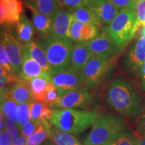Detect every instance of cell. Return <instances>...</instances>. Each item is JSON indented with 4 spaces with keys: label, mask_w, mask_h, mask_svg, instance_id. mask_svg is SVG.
<instances>
[{
    "label": "cell",
    "mask_w": 145,
    "mask_h": 145,
    "mask_svg": "<svg viewBox=\"0 0 145 145\" xmlns=\"http://www.w3.org/2000/svg\"><path fill=\"white\" fill-rule=\"evenodd\" d=\"M34 29L33 23L24 14H22L16 26L17 39L22 44L26 45L33 41Z\"/></svg>",
    "instance_id": "19"
},
{
    "label": "cell",
    "mask_w": 145,
    "mask_h": 145,
    "mask_svg": "<svg viewBox=\"0 0 145 145\" xmlns=\"http://www.w3.org/2000/svg\"><path fill=\"white\" fill-rule=\"evenodd\" d=\"M138 75H140V88L142 90L145 91V60Z\"/></svg>",
    "instance_id": "44"
},
{
    "label": "cell",
    "mask_w": 145,
    "mask_h": 145,
    "mask_svg": "<svg viewBox=\"0 0 145 145\" xmlns=\"http://www.w3.org/2000/svg\"><path fill=\"white\" fill-rule=\"evenodd\" d=\"M8 73H10V72H9L8 71L5 69L4 67H3L2 66L0 67V75L5 76V75H8Z\"/></svg>",
    "instance_id": "46"
},
{
    "label": "cell",
    "mask_w": 145,
    "mask_h": 145,
    "mask_svg": "<svg viewBox=\"0 0 145 145\" xmlns=\"http://www.w3.org/2000/svg\"><path fill=\"white\" fill-rule=\"evenodd\" d=\"M27 5L52 18L60 10L57 0H27Z\"/></svg>",
    "instance_id": "20"
},
{
    "label": "cell",
    "mask_w": 145,
    "mask_h": 145,
    "mask_svg": "<svg viewBox=\"0 0 145 145\" xmlns=\"http://www.w3.org/2000/svg\"><path fill=\"white\" fill-rule=\"evenodd\" d=\"M72 19L71 11L59 10L56 13L53 20L52 35L59 39L71 40L70 36V26Z\"/></svg>",
    "instance_id": "13"
},
{
    "label": "cell",
    "mask_w": 145,
    "mask_h": 145,
    "mask_svg": "<svg viewBox=\"0 0 145 145\" xmlns=\"http://www.w3.org/2000/svg\"><path fill=\"white\" fill-rule=\"evenodd\" d=\"M48 139L54 145H77L80 143L71 134L57 129L51 124L48 127Z\"/></svg>",
    "instance_id": "22"
},
{
    "label": "cell",
    "mask_w": 145,
    "mask_h": 145,
    "mask_svg": "<svg viewBox=\"0 0 145 145\" xmlns=\"http://www.w3.org/2000/svg\"><path fill=\"white\" fill-rule=\"evenodd\" d=\"M5 117V116H4ZM4 124H5V128L8 130V131L10 132L11 137H12V139L15 138L19 135V128H18V125L12 122V120H9L6 118H4Z\"/></svg>",
    "instance_id": "38"
},
{
    "label": "cell",
    "mask_w": 145,
    "mask_h": 145,
    "mask_svg": "<svg viewBox=\"0 0 145 145\" xmlns=\"http://www.w3.org/2000/svg\"><path fill=\"white\" fill-rule=\"evenodd\" d=\"M77 145H81V143H79V144H77Z\"/></svg>",
    "instance_id": "49"
},
{
    "label": "cell",
    "mask_w": 145,
    "mask_h": 145,
    "mask_svg": "<svg viewBox=\"0 0 145 145\" xmlns=\"http://www.w3.org/2000/svg\"><path fill=\"white\" fill-rule=\"evenodd\" d=\"M18 104L8 95V93L1 95V113L9 120L19 124L18 120Z\"/></svg>",
    "instance_id": "21"
},
{
    "label": "cell",
    "mask_w": 145,
    "mask_h": 145,
    "mask_svg": "<svg viewBox=\"0 0 145 145\" xmlns=\"http://www.w3.org/2000/svg\"><path fill=\"white\" fill-rule=\"evenodd\" d=\"M91 95L86 88H81L65 95H60L54 108L77 109L88 106L91 101Z\"/></svg>",
    "instance_id": "10"
},
{
    "label": "cell",
    "mask_w": 145,
    "mask_h": 145,
    "mask_svg": "<svg viewBox=\"0 0 145 145\" xmlns=\"http://www.w3.org/2000/svg\"><path fill=\"white\" fill-rule=\"evenodd\" d=\"M112 65L110 58L93 56L83 69L85 84L88 89L98 85Z\"/></svg>",
    "instance_id": "7"
},
{
    "label": "cell",
    "mask_w": 145,
    "mask_h": 145,
    "mask_svg": "<svg viewBox=\"0 0 145 145\" xmlns=\"http://www.w3.org/2000/svg\"><path fill=\"white\" fill-rule=\"evenodd\" d=\"M70 10L76 20L83 24H93L98 27L102 26L98 18L88 5Z\"/></svg>",
    "instance_id": "24"
},
{
    "label": "cell",
    "mask_w": 145,
    "mask_h": 145,
    "mask_svg": "<svg viewBox=\"0 0 145 145\" xmlns=\"http://www.w3.org/2000/svg\"><path fill=\"white\" fill-rule=\"evenodd\" d=\"M0 64H1V66L4 67L9 72L12 74V69L10 60L5 51L4 44L1 41V44H0Z\"/></svg>",
    "instance_id": "34"
},
{
    "label": "cell",
    "mask_w": 145,
    "mask_h": 145,
    "mask_svg": "<svg viewBox=\"0 0 145 145\" xmlns=\"http://www.w3.org/2000/svg\"><path fill=\"white\" fill-rule=\"evenodd\" d=\"M18 120H19V124L18 128L20 130L21 128L25 124L30 121V109H29L28 103H22L18 105Z\"/></svg>",
    "instance_id": "31"
},
{
    "label": "cell",
    "mask_w": 145,
    "mask_h": 145,
    "mask_svg": "<svg viewBox=\"0 0 145 145\" xmlns=\"http://www.w3.org/2000/svg\"><path fill=\"white\" fill-rule=\"evenodd\" d=\"M137 145H145V136H142L137 139Z\"/></svg>",
    "instance_id": "45"
},
{
    "label": "cell",
    "mask_w": 145,
    "mask_h": 145,
    "mask_svg": "<svg viewBox=\"0 0 145 145\" xmlns=\"http://www.w3.org/2000/svg\"><path fill=\"white\" fill-rule=\"evenodd\" d=\"M88 42L93 56L96 57L110 58L120 50L106 26L103 28L97 37Z\"/></svg>",
    "instance_id": "9"
},
{
    "label": "cell",
    "mask_w": 145,
    "mask_h": 145,
    "mask_svg": "<svg viewBox=\"0 0 145 145\" xmlns=\"http://www.w3.org/2000/svg\"><path fill=\"white\" fill-rule=\"evenodd\" d=\"M57 1H59V0H57Z\"/></svg>",
    "instance_id": "50"
},
{
    "label": "cell",
    "mask_w": 145,
    "mask_h": 145,
    "mask_svg": "<svg viewBox=\"0 0 145 145\" xmlns=\"http://www.w3.org/2000/svg\"><path fill=\"white\" fill-rule=\"evenodd\" d=\"M29 104V109H30V120L34 122H39L41 120V114L43 109L47 106L42 101H36L32 99Z\"/></svg>",
    "instance_id": "30"
},
{
    "label": "cell",
    "mask_w": 145,
    "mask_h": 145,
    "mask_svg": "<svg viewBox=\"0 0 145 145\" xmlns=\"http://www.w3.org/2000/svg\"><path fill=\"white\" fill-rule=\"evenodd\" d=\"M50 122L45 120H41L39 127L32 135L27 138V145H41L42 142L48 138V127Z\"/></svg>",
    "instance_id": "25"
},
{
    "label": "cell",
    "mask_w": 145,
    "mask_h": 145,
    "mask_svg": "<svg viewBox=\"0 0 145 145\" xmlns=\"http://www.w3.org/2000/svg\"><path fill=\"white\" fill-rule=\"evenodd\" d=\"M8 95L18 104L29 103L33 99L29 83L20 76L18 80L9 90Z\"/></svg>",
    "instance_id": "16"
},
{
    "label": "cell",
    "mask_w": 145,
    "mask_h": 145,
    "mask_svg": "<svg viewBox=\"0 0 145 145\" xmlns=\"http://www.w3.org/2000/svg\"><path fill=\"white\" fill-rule=\"evenodd\" d=\"M83 23L76 20L72 16L70 26V36L72 42H79L81 39V31Z\"/></svg>",
    "instance_id": "32"
},
{
    "label": "cell",
    "mask_w": 145,
    "mask_h": 145,
    "mask_svg": "<svg viewBox=\"0 0 145 145\" xmlns=\"http://www.w3.org/2000/svg\"><path fill=\"white\" fill-rule=\"evenodd\" d=\"M1 36V41L4 44L5 51L10 60L12 74L15 76H20L22 67L25 45L22 44L8 30L5 32Z\"/></svg>",
    "instance_id": "8"
},
{
    "label": "cell",
    "mask_w": 145,
    "mask_h": 145,
    "mask_svg": "<svg viewBox=\"0 0 145 145\" xmlns=\"http://www.w3.org/2000/svg\"><path fill=\"white\" fill-rule=\"evenodd\" d=\"M106 145H137V139H133L129 135L124 134L116 140L108 143Z\"/></svg>",
    "instance_id": "36"
},
{
    "label": "cell",
    "mask_w": 145,
    "mask_h": 145,
    "mask_svg": "<svg viewBox=\"0 0 145 145\" xmlns=\"http://www.w3.org/2000/svg\"><path fill=\"white\" fill-rule=\"evenodd\" d=\"M4 3L8 6L11 22L12 24L17 23L20 20L22 11V3L21 0H8Z\"/></svg>",
    "instance_id": "27"
},
{
    "label": "cell",
    "mask_w": 145,
    "mask_h": 145,
    "mask_svg": "<svg viewBox=\"0 0 145 145\" xmlns=\"http://www.w3.org/2000/svg\"><path fill=\"white\" fill-rule=\"evenodd\" d=\"M40 42L46 52L51 76L69 67L71 65L72 41L50 34L44 36Z\"/></svg>",
    "instance_id": "4"
},
{
    "label": "cell",
    "mask_w": 145,
    "mask_h": 145,
    "mask_svg": "<svg viewBox=\"0 0 145 145\" xmlns=\"http://www.w3.org/2000/svg\"><path fill=\"white\" fill-rule=\"evenodd\" d=\"M137 131L141 136H145V112L142 114L138 122Z\"/></svg>",
    "instance_id": "41"
},
{
    "label": "cell",
    "mask_w": 145,
    "mask_h": 145,
    "mask_svg": "<svg viewBox=\"0 0 145 145\" xmlns=\"http://www.w3.org/2000/svg\"><path fill=\"white\" fill-rule=\"evenodd\" d=\"M93 56L88 42H75L72 44L71 66L80 71H83L87 63Z\"/></svg>",
    "instance_id": "14"
},
{
    "label": "cell",
    "mask_w": 145,
    "mask_h": 145,
    "mask_svg": "<svg viewBox=\"0 0 145 145\" xmlns=\"http://www.w3.org/2000/svg\"><path fill=\"white\" fill-rule=\"evenodd\" d=\"M133 1H135V2H136V1H137V0H133Z\"/></svg>",
    "instance_id": "48"
},
{
    "label": "cell",
    "mask_w": 145,
    "mask_h": 145,
    "mask_svg": "<svg viewBox=\"0 0 145 145\" xmlns=\"http://www.w3.org/2000/svg\"><path fill=\"white\" fill-rule=\"evenodd\" d=\"M0 21L1 24H12L10 13L6 3L0 1Z\"/></svg>",
    "instance_id": "37"
},
{
    "label": "cell",
    "mask_w": 145,
    "mask_h": 145,
    "mask_svg": "<svg viewBox=\"0 0 145 145\" xmlns=\"http://www.w3.org/2000/svg\"><path fill=\"white\" fill-rule=\"evenodd\" d=\"M98 26L93 24H83L81 31L80 41L89 42L99 35Z\"/></svg>",
    "instance_id": "29"
},
{
    "label": "cell",
    "mask_w": 145,
    "mask_h": 145,
    "mask_svg": "<svg viewBox=\"0 0 145 145\" xmlns=\"http://www.w3.org/2000/svg\"><path fill=\"white\" fill-rule=\"evenodd\" d=\"M25 47L30 57L40 65L47 75L51 77V71L46 52L40 42L33 40L29 44L25 45Z\"/></svg>",
    "instance_id": "17"
},
{
    "label": "cell",
    "mask_w": 145,
    "mask_h": 145,
    "mask_svg": "<svg viewBox=\"0 0 145 145\" xmlns=\"http://www.w3.org/2000/svg\"><path fill=\"white\" fill-rule=\"evenodd\" d=\"M42 76L48 75H47L44 72L40 65L30 57L25 47L23 55L22 67L20 74V77L24 80L29 81L34 78L42 77Z\"/></svg>",
    "instance_id": "15"
},
{
    "label": "cell",
    "mask_w": 145,
    "mask_h": 145,
    "mask_svg": "<svg viewBox=\"0 0 145 145\" xmlns=\"http://www.w3.org/2000/svg\"><path fill=\"white\" fill-rule=\"evenodd\" d=\"M50 81H51L50 77L42 76V77L34 78L32 80L28 81L34 99L44 102L47 85Z\"/></svg>",
    "instance_id": "23"
},
{
    "label": "cell",
    "mask_w": 145,
    "mask_h": 145,
    "mask_svg": "<svg viewBox=\"0 0 145 145\" xmlns=\"http://www.w3.org/2000/svg\"><path fill=\"white\" fill-rule=\"evenodd\" d=\"M12 138L6 128L2 130L0 133V145H12Z\"/></svg>",
    "instance_id": "40"
},
{
    "label": "cell",
    "mask_w": 145,
    "mask_h": 145,
    "mask_svg": "<svg viewBox=\"0 0 145 145\" xmlns=\"http://www.w3.org/2000/svg\"><path fill=\"white\" fill-rule=\"evenodd\" d=\"M59 1L70 9H75L87 6L89 4L91 0H59Z\"/></svg>",
    "instance_id": "35"
},
{
    "label": "cell",
    "mask_w": 145,
    "mask_h": 145,
    "mask_svg": "<svg viewBox=\"0 0 145 145\" xmlns=\"http://www.w3.org/2000/svg\"><path fill=\"white\" fill-rule=\"evenodd\" d=\"M144 60L145 38L141 36L127 53L124 59V65L129 71L139 74Z\"/></svg>",
    "instance_id": "11"
},
{
    "label": "cell",
    "mask_w": 145,
    "mask_h": 145,
    "mask_svg": "<svg viewBox=\"0 0 145 145\" xmlns=\"http://www.w3.org/2000/svg\"><path fill=\"white\" fill-rule=\"evenodd\" d=\"M104 145H106V144H104Z\"/></svg>",
    "instance_id": "51"
},
{
    "label": "cell",
    "mask_w": 145,
    "mask_h": 145,
    "mask_svg": "<svg viewBox=\"0 0 145 145\" xmlns=\"http://www.w3.org/2000/svg\"><path fill=\"white\" fill-rule=\"evenodd\" d=\"M12 145H27V138L22 135H19L15 138L12 139Z\"/></svg>",
    "instance_id": "43"
},
{
    "label": "cell",
    "mask_w": 145,
    "mask_h": 145,
    "mask_svg": "<svg viewBox=\"0 0 145 145\" xmlns=\"http://www.w3.org/2000/svg\"><path fill=\"white\" fill-rule=\"evenodd\" d=\"M51 81L59 91V95L63 96L80 88L85 84V78L82 71L71 66L51 76Z\"/></svg>",
    "instance_id": "6"
},
{
    "label": "cell",
    "mask_w": 145,
    "mask_h": 145,
    "mask_svg": "<svg viewBox=\"0 0 145 145\" xmlns=\"http://www.w3.org/2000/svg\"><path fill=\"white\" fill-rule=\"evenodd\" d=\"M53 109L50 124L57 129L71 135H79L93 124L101 115L97 111L75 109Z\"/></svg>",
    "instance_id": "2"
},
{
    "label": "cell",
    "mask_w": 145,
    "mask_h": 145,
    "mask_svg": "<svg viewBox=\"0 0 145 145\" xmlns=\"http://www.w3.org/2000/svg\"><path fill=\"white\" fill-rule=\"evenodd\" d=\"M53 114V109L50 107H45L41 114V120H45L49 122Z\"/></svg>",
    "instance_id": "42"
},
{
    "label": "cell",
    "mask_w": 145,
    "mask_h": 145,
    "mask_svg": "<svg viewBox=\"0 0 145 145\" xmlns=\"http://www.w3.org/2000/svg\"><path fill=\"white\" fill-rule=\"evenodd\" d=\"M60 95L59 91L51 81L48 83L46 89V94L44 103L48 107L54 108L57 105Z\"/></svg>",
    "instance_id": "28"
},
{
    "label": "cell",
    "mask_w": 145,
    "mask_h": 145,
    "mask_svg": "<svg viewBox=\"0 0 145 145\" xmlns=\"http://www.w3.org/2000/svg\"><path fill=\"white\" fill-rule=\"evenodd\" d=\"M137 8V19L132 28L130 39L135 37L137 32L141 27L145 26V0H137L136 1Z\"/></svg>",
    "instance_id": "26"
},
{
    "label": "cell",
    "mask_w": 145,
    "mask_h": 145,
    "mask_svg": "<svg viewBox=\"0 0 145 145\" xmlns=\"http://www.w3.org/2000/svg\"><path fill=\"white\" fill-rule=\"evenodd\" d=\"M88 6L93 11L102 26L110 25L120 10L108 0H91Z\"/></svg>",
    "instance_id": "12"
},
{
    "label": "cell",
    "mask_w": 145,
    "mask_h": 145,
    "mask_svg": "<svg viewBox=\"0 0 145 145\" xmlns=\"http://www.w3.org/2000/svg\"><path fill=\"white\" fill-rule=\"evenodd\" d=\"M32 11V22L36 32L42 36H46L52 34L53 20L44 14L29 7Z\"/></svg>",
    "instance_id": "18"
},
{
    "label": "cell",
    "mask_w": 145,
    "mask_h": 145,
    "mask_svg": "<svg viewBox=\"0 0 145 145\" xmlns=\"http://www.w3.org/2000/svg\"><path fill=\"white\" fill-rule=\"evenodd\" d=\"M141 34H142V36L145 38V26L143 27L142 29V32H141Z\"/></svg>",
    "instance_id": "47"
},
{
    "label": "cell",
    "mask_w": 145,
    "mask_h": 145,
    "mask_svg": "<svg viewBox=\"0 0 145 145\" xmlns=\"http://www.w3.org/2000/svg\"><path fill=\"white\" fill-rule=\"evenodd\" d=\"M40 122L41 120L39 122H34V121L32 120L29 121L21 128L20 131L22 132V135L24 137H26V138H28L36 131Z\"/></svg>",
    "instance_id": "33"
},
{
    "label": "cell",
    "mask_w": 145,
    "mask_h": 145,
    "mask_svg": "<svg viewBox=\"0 0 145 145\" xmlns=\"http://www.w3.org/2000/svg\"><path fill=\"white\" fill-rule=\"evenodd\" d=\"M120 9L136 6V2L133 0H108Z\"/></svg>",
    "instance_id": "39"
},
{
    "label": "cell",
    "mask_w": 145,
    "mask_h": 145,
    "mask_svg": "<svg viewBox=\"0 0 145 145\" xmlns=\"http://www.w3.org/2000/svg\"><path fill=\"white\" fill-rule=\"evenodd\" d=\"M137 19L136 6L121 9L109 25V31L120 50L130 40V37Z\"/></svg>",
    "instance_id": "5"
},
{
    "label": "cell",
    "mask_w": 145,
    "mask_h": 145,
    "mask_svg": "<svg viewBox=\"0 0 145 145\" xmlns=\"http://www.w3.org/2000/svg\"><path fill=\"white\" fill-rule=\"evenodd\" d=\"M126 124L121 117L101 114L92 125L83 145H104L116 140L125 134Z\"/></svg>",
    "instance_id": "3"
},
{
    "label": "cell",
    "mask_w": 145,
    "mask_h": 145,
    "mask_svg": "<svg viewBox=\"0 0 145 145\" xmlns=\"http://www.w3.org/2000/svg\"><path fill=\"white\" fill-rule=\"evenodd\" d=\"M107 104L125 117L138 116L144 109V102L131 84L122 78H116L106 91Z\"/></svg>",
    "instance_id": "1"
}]
</instances>
